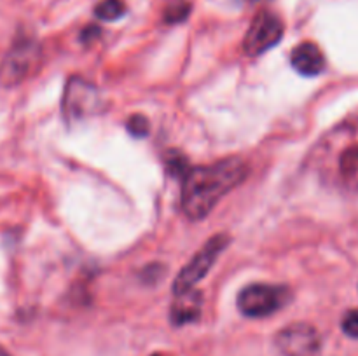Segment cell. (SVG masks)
<instances>
[{
	"label": "cell",
	"mask_w": 358,
	"mask_h": 356,
	"mask_svg": "<svg viewBox=\"0 0 358 356\" xmlns=\"http://www.w3.org/2000/svg\"><path fill=\"white\" fill-rule=\"evenodd\" d=\"M229 236L227 234H215L212 239L206 241L203 244L201 250L191 258L187 265L182 269L177 274L173 281V293L178 295V293H184L187 290L194 288L206 274H208L210 269L213 267L215 260L219 258V255L226 250V246L229 244Z\"/></svg>",
	"instance_id": "cell-4"
},
{
	"label": "cell",
	"mask_w": 358,
	"mask_h": 356,
	"mask_svg": "<svg viewBox=\"0 0 358 356\" xmlns=\"http://www.w3.org/2000/svg\"><path fill=\"white\" fill-rule=\"evenodd\" d=\"M0 356H9V355H7V351H6V349H3V348H0Z\"/></svg>",
	"instance_id": "cell-17"
},
{
	"label": "cell",
	"mask_w": 358,
	"mask_h": 356,
	"mask_svg": "<svg viewBox=\"0 0 358 356\" xmlns=\"http://www.w3.org/2000/svg\"><path fill=\"white\" fill-rule=\"evenodd\" d=\"M189 14H191V3L187 0H171L164 7L163 20L168 24H177L187 20Z\"/></svg>",
	"instance_id": "cell-12"
},
{
	"label": "cell",
	"mask_w": 358,
	"mask_h": 356,
	"mask_svg": "<svg viewBox=\"0 0 358 356\" xmlns=\"http://www.w3.org/2000/svg\"><path fill=\"white\" fill-rule=\"evenodd\" d=\"M126 129L131 136L135 138H145L150 131V124H149V119L142 114H135L128 119L126 122Z\"/></svg>",
	"instance_id": "cell-14"
},
{
	"label": "cell",
	"mask_w": 358,
	"mask_h": 356,
	"mask_svg": "<svg viewBox=\"0 0 358 356\" xmlns=\"http://www.w3.org/2000/svg\"><path fill=\"white\" fill-rule=\"evenodd\" d=\"M283 21L271 10H261L245 34L243 49L248 56H261L275 47L283 37Z\"/></svg>",
	"instance_id": "cell-6"
},
{
	"label": "cell",
	"mask_w": 358,
	"mask_h": 356,
	"mask_svg": "<svg viewBox=\"0 0 358 356\" xmlns=\"http://www.w3.org/2000/svg\"><path fill=\"white\" fill-rule=\"evenodd\" d=\"M201 309L203 293L199 290L191 288L184 293H178V295H175L173 304H171V321L177 327L198 321L199 316H201Z\"/></svg>",
	"instance_id": "cell-10"
},
{
	"label": "cell",
	"mask_w": 358,
	"mask_h": 356,
	"mask_svg": "<svg viewBox=\"0 0 358 356\" xmlns=\"http://www.w3.org/2000/svg\"><path fill=\"white\" fill-rule=\"evenodd\" d=\"M292 299L289 286L254 283L245 286L238 295V307L248 318H268L283 309Z\"/></svg>",
	"instance_id": "cell-3"
},
{
	"label": "cell",
	"mask_w": 358,
	"mask_h": 356,
	"mask_svg": "<svg viewBox=\"0 0 358 356\" xmlns=\"http://www.w3.org/2000/svg\"><path fill=\"white\" fill-rule=\"evenodd\" d=\"M126 13V6L122 0H101L96 7H94V14L100 17L101 21H115Z\"/></svg>",
	"instance_id": "cell-13"
},
{
	"label": "cell",
	"mask_w": 358,
	"mask_h": 356,
	"mask_svg": "<svg viewBox=\"0 0 358 356\" xmlns=\"http://www.w3.org/2000/svg\"><path fill=\"white\" fill-rule=\"evenodd\" d=\"M38 58H41V49L37 42L31 38L17 40L0 63V84L10 87L23 82L37 68Z\"/></svg>",
	"instance_id": "cell-5"
},
{
	"label": "cell",
	"mask_w": 358,
	"mask_h": 356,
	"mask_svg": "<svg viewBox=\"0 0 358 356\" xmlns=\"http://www.w3.org/2000/svg\"><path fill=\"white\" fill-rule=\"evenodd\" d=\"M324 168L331 180L346 188L358 191V115L345 121L325 138Z\"/></svg>",
	"instance_id": "cell-2"
},
{
	"label": "cell",
	"mask_w": 358,
	"mask_h": 356,
	"mask_svg": "<svg viewBox=\"0 0 358 356\" xmlns=\"http://www.w3.org/2000/svg\"><path fill=\"white\" fill-rule=\"evenodd\" d=\"M248 177L241 157H226L210 166L191 168L182 180V208L191 220H201L217 202Z\"/></svg>",
	"instance_id": "cell-1"
},
{
	"label": "cell",
	"mask_w": 358,
	"mask_h": 356,
	"mask_svg": "<svg viewBox=\"0 0 358 356\" xmlns=\"http://www.w3.org/2000/svg\"><path fill=\"white\" fill-rule=\"evenodd\" d=\"M100 108V94L98 89L87 80L72 77L66 82L63 94V115L66 121L73 122L96 114Z\"/></svg>",
	"instance_id": "cell-7"
},
{
	"label": "cell",
	"mask_w": 358,
	"mask_h": 356,
	"mask_svg": "<svg viewBox=\"0 0 358 356\" xmlns=\"http://www.w3.org/2000/svg\"><path fill=\"white\" fill-rule=\"evenodd\" d=\"M294 70L304 77H317L325 70V56L313 42H303L290 54Z\"/></svg>",
	"instance_id": "cell-9"
},
{
	"label": "cell",
	"mask_w": 358,
	"mask_h": 356,
	"mask_svg": "<svg viewBox=\"0 0 358 356\" xmlns=\"http://www.w3.org/2000/svg\"><path fill=\"white\" fill-rule=\"evenodd\" d=\"M275 342L283 356H318L322 351L320 334L308 323L289 325L278 332Z\"/></svg>",
	"instance_id": "cell-8"
},
{
	"label": "cell",
	"mask_w": 358,
	"mask_h": 356,
	"mask_svg": "<svg viewBox=\"0 0 358 356\" xmlns=\"http://www.w3.org/2000/svg\"><path fill=\"white\" fill-rule=\"evenodd\" d=\"M164 168H166V173L173 178H180L184 180L185 175L191 171V166H189V161L180 150H168L166 156H164Z\"/></svg>",
	"instance_id": "cell-11"
},
{
	"label": "cell",
	"mask_w": 358,
	"mask_h": 356,
	"mask_svg": "<svg viewBox=\"0 0 358 356\" xmlns=\"http://www.w3.org/2000/svg\"><path fill=\"white\" fill-rule=\"evenodd\" d=\"M98 35H100V28L86 27L83 30V34H80V40H83L84 44H90V42H93L94 38H98Z\"/></svg>",
	"instance_id": "cell-16"
},
{
	"label": "cell",
	"mask_w": 358,
	"mask_h": 356,
	"mask_svg": "<svg viewBox=\"0 0 358 356\" xmlns=\"http://www.w3.org/2000/svg\"><path fill=\"white\" fill-rule=\"evenodd\" d=\"M341 327L348 337L358 339V309H352L345 314Z\"/></svg>",
	"instance_id": "cell-15"
}]
</instances>
